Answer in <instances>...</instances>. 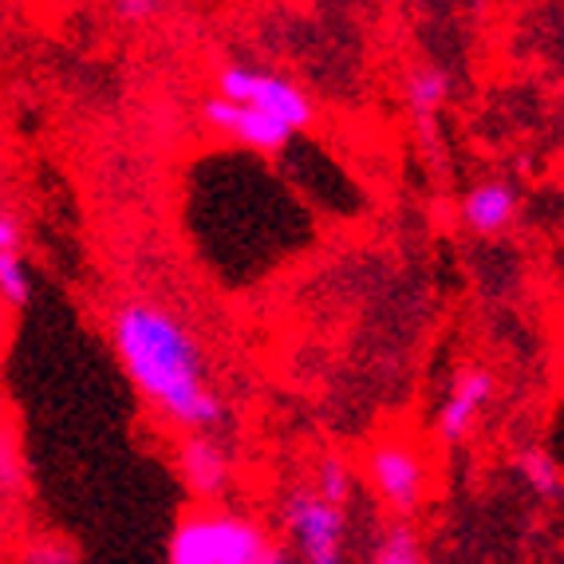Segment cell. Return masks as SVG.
Returning a JSON list of instances; mask_svg holds the SVG:
<instances>
[{
    "instance_id": "1",
    "label": "cell",
    "mask_w": 564,
    "mask_h": 564,
    "mask_svg": "<svg viewBox=\"0 0 564 564\" xmlns=\"http://www.w3.org/2000/svg\"><path fill=\"white\" fill-rule=\"evenodd\" d=\"M111 344L134 391L159 406L174 426H221V399L209 383L206 351L174 312L147 301H127L111 316Z\"/></svg>"
},
{
    "instance_id": "2",
    "label": "cell",
    "mask_w": 564,
    "mask_h": 564,
    "mask_svg": "<svg viewBox=\"0 0 564 564\" xmlns=\"http://www.w3.org/2000/svg\"><path fill=\"white\" fill-rule=\"evenodd\" d=\"M170 564H281L273 533L234 509H198L178 521L166 541Z\"/></svg>"
},
{
    "instance_id": "3",
    "label": "cell",
    "mask_w": 564,
    "mask_h": 564,
    "mask_svg": "<svg viewBox=\"0 0 564 564\" xmlns=\"http://www.w3.org/2000/svg\"><path fill=\"white\" fill-rule=\"evenodd\" d=\"M281 521L292 536V553L308 564H336L344 561L348 545V513L344 506L328 501L316 486L292 489L281 501Z\"/></svg>"
},
{
    "instance_id": "4",
    "label": "cell",
    "mask_w": 564,
    "mask_h": 564,
    "mask_svg": "<svg viewBox=\"0 0 564 564\" xmlns=\"http://www.w3.org/2000/svg\"><path fill=\"white\" fill-rule=\"evenodd\" d=\"M217 95H226L234 104H249L257 111L273 115L292 131H304L312 122V99L292 84V79L269 76L261 67H245V64H226L217 72Z\"/></svg>"
},
{
    "instance_id": "5",
    "label": "cell",
    "mask_w": 564,
    "mask_h": 564,
    "mask_svg": "<svg viewBox=\"0 0 564 564\" xmlns=\"http://www.w3.org/2000/svg\"><path fill=\"white\" fill-rule=\"evenodd\" d=\"M367 481H371V489H376V498L383 506H391L399 518H406L426 501L431 470H426V458L411 443L383 438L367 454Z\"/></svg>"
},
{
    "instance_id": "6",
    "label": "cell",
    "mask_w": 564,
    "mask_h": 564,
    "mask_svg": "<svg viewBox=\"0 0 564 564\" xmlns=\"http://www.w3.org/2000/svg\"><path fill=\"white\" fill-rule=\"evenodd\" d=\"M202 115H206V122L214 131L229 134L234 142H241V147H249V151H257V154L284 151L292 142V134H296L292 127H284L281 119H273V115L257 111V107H249V104H234L226 95L206 99Z\"/></svg>"
},
{
    "instance_id": "7",
    "label": "cell",
    "mask_w": 564,
    "mask_h": 564,
    "mask_svg": "<svg viewBox=\"0 0 564 564\" xmlns=\"http://www.w3.org/2000/svg\"><path fill=\"white\" fill-rule=\"evenodd\" d=\"M178 474L194 498H217L229 489V454L209 431H189L178 446Z\"/></svg>"
},
{
    "instance_id": "8",
    "label": "cell",
    "mask_w": 564,
    "mask_h": 564,
    "mask_svg": "<svg viewBox=\"0 0 564 564\" xmlns=\"http://www.w3.org/2000/svg\"><path fill=\"white\" fill-rule=\"evenodd\" d=\"M494 387L498 383H494V376H489L486 367H470V371H462L454 379L451 395L438 406V434H443L446 443H458V438H466L474 431L478 414L494 399Z\"/></svg>"
},
{
    "instance_id": "9",
    "label": "cell",
    "mask_w": 564,
    "mask_h": 564,
    "mask_svg": "<svg viewBox=\"0 0 564 564\" xmlns=\"http://www.w3.org/2000/svg\"><path fill=\"white\" fill-rule=\"evenodd\" d=\"M518 206L521 198L509 182H478L462 198V217H466V226L478 237H498L518 221Z\"/></svg>"
},
{
    "instance_id": "10",
    "label": "cell",
    "mask_w": 564,
    "mask_h": 564,
    "mask_svg": "<svg viewBox=\"0 0 564 564\" xmlns=\"http://www.w3.org/2000/svg\"><path fill=\"white\" fill-rule=\"evenodd\" d=\"M446 95H451V76L443 67H419L403 84V104L414 115H434L446 104Z\"/></svg>"
},
{
    "instance_id": "11",
    "label": "cell",
    "mask_w": 564,
    "mask_h": 564,
    "mask_svg": "<svg viewBox=\"0 0 564 564\" xmlns=\"http://www.w3.org/2000/svg\"><path fill=\"white\" fill-rule=\"evenodd\" d=\"M371 561L376 564H419L423 561V541H419V533H414L406 521H391V525L376 536Z\"/></svg>"
},
{
    "instance_id": "12",
    "label": "cell",
    "mask_w": 564,
    "mask_h": 564,
    "mask_svg": "<svg viewBox=\"0 0 564 564\" xmlns=\"http://www.w3.org/2000/svg\"><path fill=\"white\" fill-rule=\"evenodd\" d=\"M0 301L12 308H29L32 301V273L17 249H0Z\"/></svg>"
},
{
    "instance_id": "13",
    "label": "cell",
    "mask_w": 564,
    "mask_h": 564,
    "mask_svg": "<svg viewBox=\"0 0 564 564\" xmlns=\"http://www.w3.org/2000/svg\"><path fill=\"white\" fill-rule=\"evenodd\" d=\"M20 489H24V462H20V446L9 419L0 414V498H12Z\"/></svg>"
},
{
    "instance_id": "14",
    "label": "cell",
    "mask_w": 564,
    "mask_h": 564,
    "mask_svg": "<svg viewBox=\"0 0 564 564\" xmlns=\"http://www.w3.org/2000/svg\"><path fill=\"white\" fill-rule=\"evenodd\" d=\"M312 486L321 489L328 501H336V506H348V501H351V470L339 458H324Z\"/></svg>"
},
{
    "instance_id": "15",
    "label": "cell",
    "mask_w": 564,
    "mask_h": 564,
    "mask_svg": "<svg viewBox=\"0 0 564 564\" xmlns=\"http://www.w3.org/2000/svg\"><path fill=\"white\" fill-rule=\"evenodd\" d=\"M521 470H525L529 486L541 494V498H556L561 494V474H556V462L549 458L545 451H533L525 454V462H521Z\"/></svg>"
},
{
    "instance_id": "16",
    "label": "cell",
    "mask_w": 564,
    "mask_h": 564,
    "mask_svg": "<svg viewBox=\"0 0 564 564\" xmlns=\"http://www.w3.org/2000/svg\"><path fill=\"white\" fill-rule=\"evenodd\" d=\"M162 0H115V12L122 20H131V24H142V20H151L159 12Z\"/></svg>"
},
{
    "instance_id": "17",
    "label": "cell",
    "mask_w": 564,
    "mask_h": 564,
    "mask_svg": "<svg viewBox=\"0 0 564 564\" xmlns=\"http://www.w3.org/2000/svg\"><path fill=\"white\" fill-rule=\"evenodd\" d=\"M20 245V226L17 217H12L9 202H4V194H0V249H17Z\"/></svg>"
},
{
    "instance_id": "18",
    "label": "cell",
    "mask_w": 564,
    "mask_h": 564,
    "mask_svg": "<svg viewBox=\"0 0 564 564\" xmlns=\"http://www.w3.org/2000/svg\"><path fill=\"white\" fill-rule=\"evenodd\" d=\"M29 561H40V564H67L76 561V553L72 549H29Z\"/></svg>"
}]
</instances>
